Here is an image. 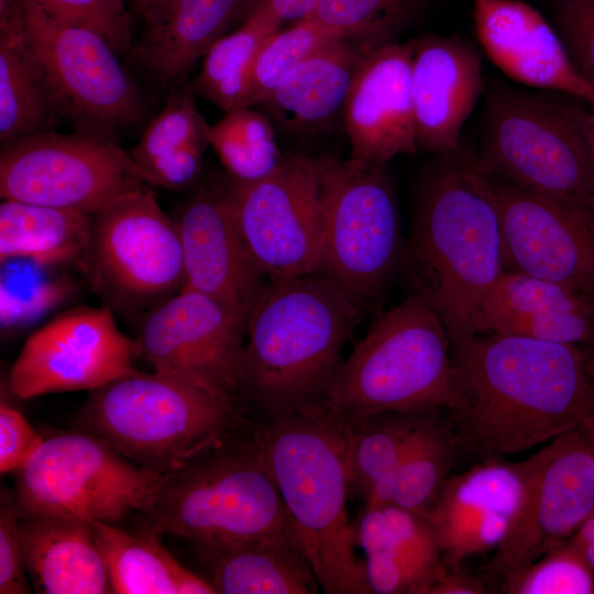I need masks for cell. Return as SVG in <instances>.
I'll return each instance as SVG.
<instances>
[{
    "mask_svg": "<svg viewBox=\"0 0 594 594\" xmlns=\"http://www.w3.org/2000/svg\"><path fill=\"white\" fill-rule=\"evenodd\" d=\"M355 547L365 557L391 562L437 582L446 571L436 531L429 519L396 504L363 506L352 521Z\"/></svg>",
    "mask_w": 594,
    "mask_h": 594,
    "instance_id": "obj_32",
    "label": "cell"
},
{
    "mask_svg": "<svg viewBox=\"0 0 594 594\" xmlns=\"http://www.w3.org/2000/svg\"><path fill=\"white\" fill-rule=\"evenodd\" d=\"M361 310L320 272L271 283L248 320L239 400L266 419L320 411Z\"/></svg>",
    "mask_w": 594,
    "mask_h": 594,
    "instance_id": "obj_3",
    "label": "cell"
},
{
    "mask_svg": "<svg viewBox=\"0 0 594 594\" xmlns=\"http://www.w3.org/2000/svg\"><path fill=\"white\" fill-rule=\"evenodd\" d=\"M62 118L45 69L29 41L24 11L0 16L1 146L55 131Z\"/></svg>",
    "mask_w": 594,
    "mask_h": 594,
    "instance_id": "obj_29",
    "label": "cell"
},
{
    "mask_svg": "<svg viewBox=\"0 0 594 594\" xmlns=\"http://www.w3.org/2000/svg\"><path fill=\"white\" fill-rule=\"evenodd\" d=\"M245 419L233 398L155 371L138 370L90 391L76 415L81 430L161 475Z\"/></svg>",
    "mask_w": 594,
    "mask_h": 594,
    "instance_id": "obj_8",
    "label": "cell"
},
{
    "mask_svg": "<svg viewBox=\"0 0 594 594\" xmlns=\"http://www.w3.org/2000/svg\"><path fill=\"white\" fill-rule=\"evenodd\" d=\"M28 578L36 593H112L91 524L54 515H20Z\"/></svg>",
    "mask_w": 594,
    "mask_h": 594,
    "instance_id": "obj_26",
    "label": "cell"
},
{
    "mask_svg": "<svg viewBox=\"0 0 594 594\" xmlns=\"http://www.w3.org/2000/svg\"><path fill=\"white\" fill-rule=\"evenodd\" d=\"M477 333L515 336L594 349V298L505 270L483 300Z\"/></svg>",
    "mask_w": 594,
    "mask_h": 594,
    "instance_id": "obj_24",
    "label": "cell"
},
{
    "mask_svg": "<svg viewBox=\"0 0 594 594\" xmlns=\"http://www.w3.org/2000/svg\"><path fill=\"white\" fill-rule=\"evenodd\" d=\"M75 263L101 305L123 318H142L185 283L177 224L148 187L90 215L88 238Z\"/></svg>",
    "mask_w": 594,
    "mask_h": 594,
    "instance_id": "obj_9",
    "label": "cell"
},
{
    "mask_svg": "<svg viewBox=\"0 0 594 594\" xmlns=\"http://www.w3.org/2000/svg\"><path fill=\"white\" fill-rule=\"evenodd\" d=\"M426 0H317L305 18L322 32L366 53L396 42Z\"/></svg>",
    "mask_w": 594,
    "mask_h": 594,
    "instance_id": "obj_36",
    "label": "cell"
},
{
    "mask_svg": "<svg viewBox=\"0 0 594 594\" xmlns=\"http://www.w3.org/2000/svg\"><path fill=\"white\" fill-rule=\"evenodd\" d=\"M44 437L35 431L24 415L1 397L0 472H16L30 459Z\"/></svg>",
    "mask_w": 594,
    "mask_h": 594,
    "instance_id": "obj_44",
    "label": "cell"
},
{
    "mask_svg": "<svg viewBox=\"0 0 594 594\" xmlns=\"http://www.w3.org/2000/svg\"><path fill=\"white\" fill-rule=\"evenodd\" d=\"M484 582L461 569H446L430 591V594H486Z\"/></svg>",
    "mask_w": 594,
    "mask_h": 594,
    "instance_id": "obj_46",
    "label": "cell"
},
{
    "mask_svg": "<svg viewBox=\"0 0 594 594\" xmlns=\"http://www.w3.org/2000/svg\"><path fill=\"white\" fill-rule=\"evenodd\" d=\"M144 531L223 544L294 529L258 425L248 419L162 475L140 512Z\"/></svg>",
    "mask_w": 594,
    "mask_h": 594,
    "instance_id": "obj_4",
    "label": "cell"
},
{
    "mask_svg": "<svg viewBox=\"0 0 594 594\" xmlns=\"http://www.w3.org/2000/svg\"><path fill=\"white\" fill-rule=\"evenodd\" d=\"M112 593L215 594L211 583L183 566L158 541L144 531L128 532L114 524L91 522Z\"/></svg>",
    "mask_w": 594,
    "mask_h": 594,
    "instance_id": "obj_30",
    "label": "cell"
},
{
    "mask_svg": "<svg viewBox=\"0 0 594 594\" xmlns=\"http://www.w3.org/2000/svg\"><path fill=\"white\" fill-rule=\"evenodd\" d=\"M594 573V512L571 537Z\"/></svg>",
    "mask_w": 594,
    "mask_h": 594,
    "instance_id": "obj_47",
    "label": "cell"
},
{
    "mask_svg": "<svg viewBox=\"0 0 594 594\" xmlns=\"http://www.w3.org/2000/svg\"><path fill=\"white\" fill-rule=\"evenodd\" d=\"M51 16L89 29L133 63V32L125 0H31Z\"/></svg>",
    "mask_w": 594,
    "mask_h": 594,
    "instance_id": "obj_41",
    "label": "cell"
},
{
    "mask_svg": "<svg viewBox=\"0 0 594 594\" xmlns=\"http://www.w3.org/2000/svg\"><path fill=\"white\" fill-rule=\"evenodd\" d=\"M551 24L575 69L594 88V0H556Z\"/></svg>",
    "mask_w": 594,
    "mask_h": 594,
    "instance_id": "obj_42",
    "label": "cell"
},
{
    "mask_svg": "<svg viewBox=\"0 0 594 594\" xmlns=\"http://www.w3.org/2000/svg\"><path fill=\"white\" fill-rule=\"evenodd\" d=\"M450 344L459 402L449 416L461 448L488 459L520 453L594 414L588 348L492 333Z\"/></svg>",
    "mask_w": 594,
    "mask_h": 594,
    "instance_id": "obj_1",
    "label": "cell"
},
{
    "mask_svg": "<svg viewBox=\"0 0 594 594\" xmlns=\"http://www.w3.org/2000/svg\"><path fill=\"white\" fill-rule=\"evenodd\" d=\"M503 581L507 594H594V573L571 538Z\"/></svg>",
    "mask_w": 594,
    "mask_h": 594,
    "instance_id": "obj_40",
    "label": "cell"
},
{
    "mask_svg": "<svg viewBox=\"0 0 594 594\" xmlns=\"http://www.w3.org/2000/svg\"><path fill=\"white\" fill-rule=\"evenodd\" d=\"M441 408L422 413L397 468L394 504L426 515L436 502L461 448L460 436Z\"/></svg>",
    "mask_w": 594,
    "mask_h": 594,
    "instance_id": "obj_33",
    "label": "cell"
},
{
    "mask_svg": "<svg viewBox=\"0 0 594 594\" xmlns=\"http://www.w3.org/2000/svg\"><path fill=\"white\" fill-rule=\"evenodd\" d=\"M132 3L133 7H136L138 4L144 2L145 0H128Z\"/></svg>",
    "mask_w": 594,
    "mask_h": 594,
    "instance_id": "obj_50",
    "label": "cell"
},
{
    "mask_svg": "<svg viewBox=\"0 0 594 594\" xmlns=\"http://www.w3.org/2000/svg\"><path fill=\"white\" fill-rule=\"evenodd\" d=\"M15 475L20 515L114 525L140 513L162 479L84 430L44 438Z\"/></svg>",
    "mask_w": 594,
    "mask_h": 594,
    "instance_id": "obj_11",
    "label": "cell"
},
{
    "mask_svg": "<svg viewBox=\"0 0 594 594\" xmlns=\"http://www.w3.org/2000/svg\"><path fill=\"white\" fill-rule=\"evenodd\" d=\"M282 23L264 9L250 12L235 31L218 38L204 56L191 88L224 112L243 96L252 63L263 43Z\"/></svg>",
    "mask_w": 594,
    "mask_h": 594,
    "instance_id": "obj_34",
    "label": "cell"
},
{
    "mask_svg": "<svg viewBox=\"0 0 594 594\" xmlns=\"http://www.w3.org/2000/svg\"><path fill=\"white\" fill-rule=\"evenodd\" d=\"M414 40L370 52L352 85L343 117L350 160L386 166L398 155L418 153L411 96Z\"/></svg>",
    "mask_w": 594,
    "mask_h": 594,
    "instance_id": "obj_20",
    "label": "cell"
},
{
    "mask_svg": "<svg viewBox=\"0 0 594 594\" xmlns=\"http://www.w3.org/2000/svg\"><path fill=\"white\" fill-rule=\"evenodd\" d=\"M231 184L240 232L271 282L318 272L323 226L319 157L290 155L260 179Z\"/></svg>",
    "mask_w": 594,
    "mask_h": 594,
    "instance_id": "obj_14",
    "label": "cell"
},
{
    "mask_svg": "<svg viewBox=\"0 0 594 594\" xmlns=\"http://www.w3.org/2000/svg\"><path fill=\"white\" fill-rule=\"evenodd\" d=\"M522 468L518 509L486 568L502 580L570 539L594 512V461L581 428L546 443Z\"/></svg>",
    "mask_w": 594,
    "mask_h": 594,
    "instance_id": "obj_15",
    "label": "cell"
},
{
    "mask_svg": "<svg viewBox=\"0 0 594 594\" xmlns=\"http://www.w3.org/2000/svg\"><path fill=\"white\" fill-rule=\"evenodd\" d=\"M246 324L219 300L182 289L141 318L140 359L155 372L239 402Z\"/></svg>",
    "mask_w": 594,
    "mask_h": 594,
    "instance_id": "obj_16",
    "label": "cell"
},
{
    "mask_svg": "<svg viewBox=\"0 0 594 594\" xmlns=\"http://www.w3.org/2000/svg\"><path fill=\"white\" fill-rule=\"evenodd\" d=\"M591 366L594 371V349L592 350V354H591Z\"/></svg>",
    "mask_w": 594,
    "mask_h": 594,
    "instance_id": "obj_51",
    "label": "cell"
},
{
    "mask_svg": "<svg viewBox=\"0 0 594 594\" xmlns=\"http://www.w3.org/2000/svg\"><path fill=\"white\" fill-rule=\"evenodd\" d=\"M367 54L333 36L297 65L258 106L286 133L321 130L343 112Z\"/></svg>",
    "mask_w": 594,
    "mask_h": 594,
    "instance_id": "obj_27",
    "label": "cell"
},
{
    "mask_svg": "<svg viewBox=\"0 0 594 594\" xmlns=\"http://www.w3.org/2000/svg\"><path fill=\"white\" fill-rule=\"evenodd\" d=\"M148 186L128 150L112 139L51 131L1 146L2 199L92 215Z\"/></svg>",
    "mask_w": 594,
    "mask_h": 594,
    "instance_id": "obj_13",
    "label": "cell"
},
{
    "mask_svg": "<svg viewBox=\"0 0 594 594\" xmlns=\"http://www.w3.org/2000/svg\"><path fill=\"white\" fill-rule=\"evenodd\" d=\"M473 15L483 51L514 82L566 92L594 107V88L539 11L520 0H474Z\"/></svg>",
    "mask_w": 594,
    "mask_h": 594,
    "instance_id": "obj_22",
    "label": "cell"
},
{
    "mask_svg": "<svg viewBox=\"0 0 594 594\" xmlns=\"http://www.w3.org/2000/svg\"><path fill=\"white\" fill-rule=\"evenodd\" d=\"M26 33L64 118L77 132L118 141L147 114V100L100 34L24 0Z\"/></svg>",
    "mask_w": 594,
    "mask_h": 594,
    "instance_id": "obj_12",
    "label": "cell"
},
{
    "mask_svg": "<svg viewBox=\"0 0 594 594\" xmlns=\"http://www.w3.org/2000/svg\"><path fill=\"white\" fill-rule=\"evenodd\" d=\"M490 178L502 221L506 270L594 298L592 213L564 200Z\"/></svg>",
    "mask_w": 594,
    "mask_h": 594,
    "instance_id": "obj_18",
    "label": "cell"
},
{
    "mask_svg": "<svg viewBox=\"0 0 594 594\" xmlns=\"http://www.w3.org/2000/svg\"><path fill=\"white\" fill-rule=\"evenodd\" d=\"M476 155L497 179L590 211L594 107L558 90L497 84L485 99Z\"/></svg>",
    "mask_w": 594,
    "mask_h": 594,
    "instance_id": "obj_6",
    "label": "cell"
},
{
    "mask_svg": "<svg viewBox=\"0 0 594 594\" xmlns=\"http://www.w3.org/2000/svg\"><path fill=\"white\" fill-rule=\"evenodd\" d=\"M590 212L594 217V193H593L591 205H590Z\"/></svg>",
    "mask_w": 594,
    "mask_h": 594,
    "instance_id": "obj_49",
    "label": "cell"
},
{
    "mask_svg": "<svg viewBox=\"0 0 594 594\" xmlns=\"http://www.w3.org/2000/svg\"><path fill=\"white\" fill-rule=\"evenodd\" d=\"M195 547L216 593L314 594L320 587L295 529Z\"/></svg>",
    "mask_w": 594,
    "mask_h": 594,
    "instance_id": "obj_28",
    "label": "cell"
},
{
    "mask_svg": "<svg viewBox=\"0 0 594 594\" xmlns=\"http://www.w3.org/2000/svg\"><path fill=\"white\" fill-rule=\"evenodd\" d=\"M580 428L586 440L594 461V414L591 415Z\"/></svg>",
    "mask_w": 594,
    "mask_h": 594,
    "instance_id": "obj_48",
    "label": "cell"
},
{
    "mask_svg": "<svg viewBox=\"0 0 594 594\" xmlns=\"http://www.w3.org/2000/svg\"><path fill=\"white\" fill-rule=\"evenodd\" d=\"M174 220L183 250V289L208 295L248 321L272 282L240 232L230 178L199 180Z\"/></svg>",
    "mask_w": 594,
    "mask_h": 594,
    "instance_id": "obj_19",
    "label": "cell"
},
{
    "mask_svg": "<svg viewBox=\"0 0 594 594\" xmlns=\"http://www.w3.org/2000/svg\"><path fill=\"white\" fill-rule=\"evenodd\" d=\"M331 37L307 19L272 34L252 63L243 96L235 108L261 105L297 65Z\"/></svg>",
    "mask_w": 594,
    "mask_h": 594,
    "instance_id": "obj_38",
    "label": "cell"
},
{
    "mask_svg": "<svg viewBox=\"0 0 594 594\" xmlns=\"http://www.w3.org/2000/svg\"><path fill=\"white\" fill-rule=\"evenodd\" d=\"M414 42L411 96L418 148L436 155L454 151L483 94L481 54L457 36L429 34Z\"/></svg>",
    "mask_w": 594,
    "mask_h": 594,
    "instance_id": "obj_23",
    "label": "cell"
},
{
    "mask_svg": "<svg viewBox=\"0 0 594 594\" xmlns=\"http://www.w3.org/2000/svg\"><path fill=\"white\" fill-rule=\"evenodd\" d=\"M90 215L2 199L0 261H28L37 266L76 262L89 232Z\"/></svg>",
    "mask_w": 594,
    "mask_h": 594,
    "instance_id": "obj_31",
    "label": "cell"
},
{
    "mask_svg": "<svg viewBox=\"0 0 594 594\" xmlns=\"http://www.w3.org/2000/svg\"><path fill=\"white\" fill-rule=\"evenodd\" d=\"M260 440L293 527L328 594H371L355 556L344 425L321 411L266 419Z\"/></svg>",
    "mask_w": 594,
    "mask_h": 594,
    "instance_id": "obj_5",
    "label": "cell"
},
{
    "mask_svg": "<svg viewBox=\"0 0 594 594\" xmlns=\"http://www.w3.org/2000/svg\"><path fill=\"white\" fill-rule=\"evenodd\" d=\"M136 340L118 328L105 306L68 309L32 332L9 375L15 396L94 391L135 370Z\"/></svg>",
    "mask_w": 594,
    "mask_h": 594,
    "instance_id": "obj_17",
    "label": "cell"
},
{
    "mask_svg": "<svg viewBox=\"0 0 594 594\" xmlns=\"http://www.w3.org/2000/svg\"><path fill=\"white\" fill-rule=\"evenodd\" d=\"M417 185L407 257L416 292L450 343L477 333L483 300L506 270L490 175L461 145L437 154Z\"/></svg>",
    "mask_w": 594,
    "mask_h": 594,
    "instance_id": "obj_2",
    "label": "cell"
},
{
    "mask_svg": "<svg viewBox=\"0 0 594 594\" xmlns=\"http://www.w3.org/2000/svg\"><path fill=\"white\" fill-rule=\"evenodd\" d=\"M424 411H387L341 421L350 493L363 498L380 476L399 464Z\"/></svg>",
    "mask_w": 594,
    "mask_h": 594,
    "instance_id": "obj_35",
    "label": "cell"
},
{
    "mask_svg": "<svg viewBox=\"0 0 594 594\" xmlns=\"http://www.w3.org/2000/svg\"><path fill=\"white\" fill-rule=\"evenodd\" d=\"M317 0H243L240 15L244 19L256 9H264L284 22H298L305 19L314 9Z\"/></svg>",
    "mask_w": 594,
    "mask_h": 594,
    "instance_id": "obj_45",
    "label": "cell"
},
{
    "mask_svg": "<svg viewBox=\"0 0 594 594\" xmlns=\"http://www.w3.org/2000/svg\"><path fill=\"white\" fill-rule=\"evenodd\" d=\"M319 160L323 226L318 272L363 309L378 298L404 258L393 183L386 166L329 155Z\"/></svg>",
    "mask_w": 594,
    "mask_h": 594,
    "instance_id": "obj_10",
    "label": "cell"
},
{
    "mask_svg": "<svg viewBox=\"0 0 594 594\" xmlns=\"http://www.w3.org/2000/svg\"><path fill=\"white\" fill-rule=\"evenodd\" d=\"M209 145L234 183H250L271 173L284 158L266 114L238 107L209 125Z\"/></svg>",
    "mask_w": 594,
    "mask_h": 594,
    "instance_id": "obj_37",
    "label": "cell"
},
{
    "mask_svg": "<svg viewBox=\"0 0 594 594\" xmlns=\"http://www.w3.org/2000/svg\"><path fill=\"white\" fill-rule=\"evenodd\" d=\"M243 0H145L133 63L161 87H178L195 63L240 15Z\"/></svg>",
    "mask_w": 594,
    "mask_h": 594,
    "instance_id": "obj_25",
    "label": "cell"
},
{
    "mask_svg": "<svg viewBox=\"0 0 594 594\" xmlns=\"http://www.w3.org/2000/svg\"><path fill=\"white\" fill-rule=\"evenodd\" d=\"M195 95L191 86H178L139 142L128 150L141 172L151 163L180 150L209 145L210 124L199 112Z\"/></svg>",
    "mask_w": 594,
    "mask_h": 594,
    "instance_id": "obj_39",
    "label": "cell"
},
{
    "mask_svg": "<svg viewBox=\"0 0 594 594\" xmlns=\"http://www.w3.org/2000/svg\"><path fill=\"white\" fill-rule=\"evenodd\" d=\"M20 512L14 492H1L0 503V593H30L19 534Z\"/></svg>",
    "mask_w": 594,
    "mask_h": 594,
    "instance_id": "obj_43",
    "label": "cell"
},
{
    "mask_svg": "<svg viewBox=\"0 0 594 594\" xmlns=\"http://www.w3.org/2000/svg\"><path fill=\"white\" fill-rule=\"evenodd\" d=\"M458 402L447 330L414 293L381 316L343 360L320 411L350 422L387 411H451Z\"/></svg>",
    "mask_w": 594,
    "mask_h": 594,
    "instance_id": "obj_7",
    "label": "cell"
},
{
    "mask_svg": "<svg viewBox=\"0 0 594 594\" xmlns=\"http://www.w3.org/2000/svg\"><path fill=\"white\" fill-rule=\"evenodd\" d=\"M524 491L521 462L487 459L444 482L425 515L448 569L495 550L505 538Z\"/></svg>",
    "mask_w": 594,
    "mask_h": 594,
    "instance_id": "obj_21",
    "label": "cell"
}]
</instances>
